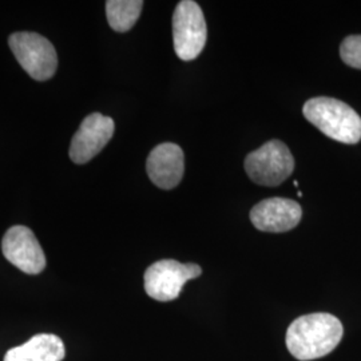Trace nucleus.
Instances as JSON below:
<instances>
[{"mask_svg":"<svg viewBox=\"0 0 361 361\" xmlns=\"http://www.w3.org/2000/svg\"><path fill=\"white\" fill-rule=\"evenodd\" d=\"M207 27L205 16L192 0H182L173 13L174 51L182 61H193L207 44Z\"/></svg>","mask_w":361,"mask_h":361,"instance_id":"4","label":"nucleus"},{"mask_svg":"<svg viewBox=\"0 0 361 361\" xmlns=\"http://www.w3.org/2000/svg\"><path fill=\"white\" fill-rule=\"evenodd\" d=\"M116 125L113 118L92 113L83 119L70 145V158L74 164L83 165L102 152L113 138Z\"/></svg>","mask_w":361,"mask_h":361,"instance_id":"8","label":"nucleus"},{"mask_svg":"<svg viewBox=\"0 0 361 361\" xmlns=\"http://www.w3.org/2000/svg\"><path fill=\"white\" fill-rule=\"evenodd\" d=\"M293 170V155L284 142L277 140L269 141L246 155V174L261 186H279L290 177Z\"/></svg>","mask_w":361,"mask_h":361,"instance_id":"3","label":"nucleus"},{"mask_svg":"<svg viewBox=\"0 0 361 361\" xmlns=\"http://www.w3.org/2000/svg\"><path fill=\"white\" fill-rule=\"evenodd\" d=\"M344 335L341 322L329 313L297 317L286 331V348L297 360H316L329 355Z\"/></svg>","mask_w":361,"mask_h":361,"instance_id":"1","label":"nucleus"},{"mask_svg":"<svg viewBox=\"0 0 361 361\" xmlns=\"http://www.w3.org/2000/svg\"><path fill=\"white\" fill-rule=\"evenodd\" d=\"M202 274L197 264H180L176 259H161L145 271V290L157 301L168 302L180 296L189 280Z\"/></svg>","mask_w":361,"mask_h":361,"instance_id":"6","label":"nucleus"},{"mask_svg":"<svg viewBox=\"0 0 361 361\" xmlns=\"http://www.w3.org/2000/svg\"><path fill=\"white\" fill-rule=\"evenodd\" d=\"M146 170L149 178L164 190H171L180 185L185 173V155L176 143H161L147 157Z\"/></svg>","mask_w":361,"mask_h":361,"instance_id":"10","label":"nucleus"},{"mask_svg":"<svg viewBox=\"0 0 361 361\" xmlns=\"http://www.w3.org/2000/svg\"><path fill=\"white\" fill-rule=\"evenodd\" d=\"M10 49L18 63L32 79L43 82L54 77L58 55L49 39L37 32H15L8 38Z\"/></svg>","mask_w":361,"mask_h":361,"instance_id":"5","label":"nucleus"},{"mask_svg":"<svg viewBox=\"0 0 361 361\" xmlns=\"http://www.w3.org/2000/svg\"><path fill=\"white\" fill-rule=\"evenodd\" d=\"M1 252L7 261L27 274H39L46 268L43 249L34 232L27 226L10 228L3 237Z\"/></svg>","mask_w":361,"mask_h":361,"instance_id":"7","label":"nucleus"},{"mask_svg":"<svg viewBox=\"0 0 361 361\" xmlns=\"http://www.w3.org/2000/svg\"><path fill=\"white\" fill-rule=\"evenodd\" d=\"M297 195H298V197H302V192H301V190H298V192H297Z\"/></svg>","mask_w":361,"mask_h":361,"instance_id":"14","label":"nucleus"},{"mask_svg":"<svg viewBox=\"0 0 361 361\" xmlns=\"http://www.w3.org/2000/svg\"><path fill=\"white\" fill-rule=\"evenodd\" d=\"M302 113L313 126L337 142H360L361 118L348 104L335 98L317 97L305 102Z\"/></svg>","mask_w":361,"mask_h":361,"instance_id":"2","label":"nucleus"},{"mask_svg":"<svg viewBox=\"0 0 361 361\" xmlns=\"http://www.w3.org/2000/svg\"><path fill=\"white\" fill-rule=\"evenodd\" d=\"M142 8L141 0H109L106 1L107 22L116 32H126L137 23Z\"/></svg>","mask_w":361,"mask_h":361,"instance_id":"12","label":"nucleus"},{"mask_svg":"<svg viewBox=\"0 0 361 361\" xmlns=\"http://www.w3.org/2000/svg\"><path fill=\"white\" fill-rule=\"evenodd\" d=\"M340 56L349 67L361 70V35H349L340 46Z\"/></svg>","mask_w":361,"mask_h":361,"instance_id":"13","label":"nucleus"},{"mask_svg":"<svg viewBox=\"0 0 361 361\" xmlns=\"http://www.w3.org/2000/svg\"><path fill=\"white\" fill-rule=\"evenodd\" d=\"M302 217L298 202L288 198H268L250 212L252 224L261 232L284 233L295 229Z\"/></svg>","mask_w":361,"mask_h":361,"instance_id":"9","label":"nucleus"},{"mask_svg":"<svg viewBox=\"0 0 361 361\" xmlns=\"http://www.w3.org/2000/svg\"><path fill=\"white\" fill-rule=\"evenodd\" d=\"M65 356V344L58 336L40 334L25 344L10 349L4 361H62Z\"/></svg>","mask_w":361,"mask_h":361,"instance_id":"11","label":"nucleus"}]
</instances>
